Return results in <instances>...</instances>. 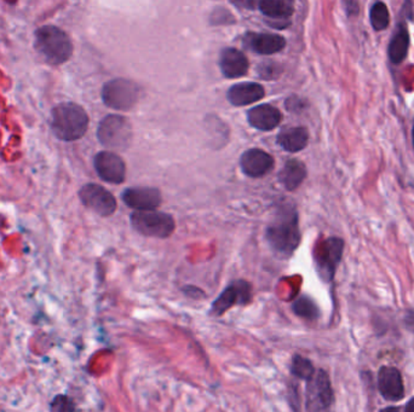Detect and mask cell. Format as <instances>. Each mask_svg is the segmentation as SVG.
Returning a JSON list of instances; mask_svg holds the SVG:
<instances>
[{
  "label": "cell",
  "mask_w": 414,
  "mask_h": 412,
  "mask_svg": "<svg viewBox=\"0 0 414 412\" xmlns=\"http://www.w3.org/2000/svg\"><path fill=\"white\" fill-rule=\"evenodd\" d=\"M300 237V220L296 208L285 203L276 210L271 223L266 226V242L278 257L288 259L298 248Z\"/></svg>",
  "instance_id": "cell-1"
},
{
  "label": "cell",
  "mask_w": 414,
  "mask_h": 412,
  "mask_svg": "<svg viewBox=\"0 0 414 412\" xmlns=\"http://www.w3.org/2000/svg\"><path fill=\"white\" fill-rule=\"evenodd\" d=\"M51 130L64 142H74L83 138L88 127L89 116L84 108L76 103H61L51 111Z\"/></svg>",
  "instance_id": "cell-2"
},
{
  "label": "cell",
  "mask_w": 414,
  "mask_h": 412,
  "mask_svg": "<svg viewBox=\"0 0 414 412\" xmlns=\"http://www.w3.org/2000/svg\"><path fill=\"white\" fill-rule=\"evenodd\" d=\"M34 47L47 64L59 66L73 54V44L67 33L56 25H42L34 34Z\"/></svg>",
  "instance_id": "cell-3"
},
{
  "label": "cell",
  "mask_w": 414,
  "mask_h": 412,
  "mask_svg": "<svg viewBox=\"0 0 414 412\" xmlns=\"http://www.w3.org/2000/svg\"><path fill=\"white\" fill-rule=\"evenodd\" d=\"M130 218L135 231L146 237L165 240L174 234L176 229L172 215L155 210H135Z\"/></svg>",
  "instance_id": "cell-4"
},
{
  "label": "cell",
  "mask_w": 414,
  "mask_h": 412,
  "mask_svg": "<svg viewBox=\"0 0 414 412\" xmlns=\"http://www.w3.org/2000/svg\"><path fill=\"white\" fill-rule=\"evenodd\" d=\"M97 138L103 147L125 150L131 143V123L120 115H108L100 122Z\"/></svg>",
  "instance_id": "cell-5"
},
{
  "label": "cell",
  "mask_w": 414,
  "mask_h": 412,
  "mask_svg": "<svg viewBox=\"0 0 414 412\" xmlns=\"http://www.w3.org/2000/svg\"><path fill=\"white\" fill-rule=\"evenodd\" d=\"M344 241L339 237H330L317 244L314 252L317 272L324 282L333 279L339 262L342 260Z\"/></svg>",
  "instance_id": "cell-6"
},
{
  "label": "cell",
  "mask_w": 414,
  "mask_h": 412,
  "mask_svg": "<svg viewBox=\"0 0 414 412\" xmlns=\"http://www.w3.org/2000/svg\"><path fill=\"white\" fill-rule=\"evenodd\" d=\"M305 388V410L310 412L325 411L333 404V389L330 377L324 370H315L307 380Z\"/></svg>",
  "instance_id": "cell-7"
},
{
  "label": "cell",
  "mask_w": 414,
  "mask_h": 412,
  "mask_svg": "<svg viewBox=\"0 0 414 412\" xmlns=\"http://www.w3.org/2000/svg\"><path fill=\"white\" fill-rule=\"evenodd\" d=\"M140 98V87L126 79H114L103 86L102 99L115 110H130Z\"/></svg>",
  "instance_id": "cell-8"
},
{
  "label": "cell",
  "mask_w": 414,
  "mask_h": 412,
  "mask_svg": "<svg viewBox=\"0 0 414 412\" xmlns=\"http://www.w3.org/2000/svg\"><path fill=\"white\" fill-rule=\"evenodd\" d=\"M78 195L81 203L88 210H93V213L103 218L114 214L115 210L118 208V202L114 195L110 193L106 188L95 183H89L81 186Z\"/></svg>",
  "instance_id": "cell-9"
},
{
  "label": "cell",
  "mask_w": 414,
  "mask_h": 412,
  "mask_svg": "<svg viewBox=\"0 0 414 412\" xmlns=\"http://www.w3.org/2000/svg\"><path fill=\"white\" fill-rule=\"evenodd\" d=\"M252 298H254L252 286L247 281L237 279L230 283L220 295V298L213 301L210 313L215 317H222L232 306H237V305L245 306L251 303Z\"/></svg>",
  "instance_id": "cell-10"
},
{
  "label": "cell",
  "mask_w": 414,
  "mask_h": 412,
  "mask_svg": "<svg viewBox=\"0 0 414 412\" xmlns=\"http://www.w3.org/2000/svg\"><path fill=\"white\" fill-rule=\"evenodd\" d=\"M93 167L102 181L110 184H122L126 178V166L115 152H101L93 159Z\"/></svg>",
  "instance_id": "cell-11"
},
{
  "label": "cell",
  "mask_w": 414,
  "mask_h": 412,
  "mask_svg": "<svg viewBox=\"0 0 414 412\" xmlns=\"http://www.w3.org/2000/svg\"><path fill=\"white\" fill-rule=\"evenodd\" d=\"M122 200L135 210H157L162 203L160 190L152 186H132L124 190Z\"/></svg>",
  "instance_id": "cell-12"
},
{
  "label": "cell",
  "mask_w": 414,
  "mask_h": 412,
  "mask_svg": "<svg viewBox=\"0 0 414 412\" xmlns=\"http://www.w3.org/2000/svg\"><path fill=\"white\" fill-rule=\"evenodd\" d=\"M273 156L262 149H249L241 155L240 167L249 178L264 177L274 169Z\"/></svg>",
  "instance_id": "cell-13"
},
{
  "label": "cell",
  "mask_w": 414,
  "mask_h": 412,
  "mask_svg": "<svg viewBox=\"0 0 414 412\" xmlns=\"http://www.w3.org/2000/svg\"><path fill=\"white\" fill-rule=\"evenodd\" d=\"M378 389L388 401H400L405 396L401 372L394 366H383L378 372Z\"/></svg>",
  "instance_id": "cell-14"
},
{
  "label": "cell",
  "mask_w": 414,
  "mask_h": 412,
  "mask_svg": "<svg viewBox=\"0 0 414 412\" xmlns=\"http://www.w3.org/2000/svg\"><path fill=\"white\" fill-rule=\"evenodd\" d=\"M245 44L257 54L273 55L286 47V40L278 34L249 33L245 37Z\"/></svg>",
  "instance_id": "cell-15"
},
{
  "label": "cell",
  "mask_w": 414,
  "mask_h": 412,
  "mask_svg": "<svg viewBox=\"0 0 414 412\" xmlns=\"http://www.w3.org/2000/svg\"><path fill=\"white\" fill-rule=\"evenodd\" d=\"M220 67L224 76L237 79L249 71V59L237 49H224L220 54Z\"/></svg>",
  "instance_id": "cell-16"
},
{
  "label": "cell",
  "mask_w": 414,
  "mask_h": 412,
  "mask_svg": "<svg viewBox=\"0 0 414 412\" xmlns=\"http://www.w3.org/2000/svg\"><path fill=\"white\" fill-rule=\"evenodd\" d=\"M249 125L261 131L274 130L279 126L283 120V115L279 109L269 104L258 105L256 108L249 110L247 113Z\"/></svg>",
  "instance_id": "cell-17"
},
{
  "label": "cell",
  "mask_w": 414,
  "mask_h": 412,
  "mask_svg": "<svg viewBox=\"0 0 414 412\" xmlns=\"http://www.w3.org/2000/svg\"><path fill=\"white\" fill-rule=\"evenodd\" d=\"M263 86L256 83H241L234 85L228 91V99L235 107L252 104L264 97Z\"/></svg>",
  "instance_id": "cell-18"
},
{
  "label": "cell",
  "mask_w": 414,
  "mask_h": 412,
  "mask_svg": "<svg viewBox=\"0 0 414 412\" xmlns=\"http://www.w3.org/2000/svg\"><path fill=\"white\" fill-rule=\"evenodd\" d=\"M278 178H279L280 184L285 189L288 190V191H295L305 181L307 167H305V164L302 161L291 159L281 169Z\"/></svg>",
  "instance_id": "cell-19"
},
{
  "label": "cell",
  "mask_w": 414,
  "mask_h": 412,
  "mask_svg": "<svg viewBox=\"0 0 414 412\" xmlns=\"http://www.w3.org/2000/svg\"><path fill=\"white\" fill-rule=\"evenodd\" d=\"M276 140L285 152H298L308 145V131L304 127H288L280 132Z\"/></svg>",
  "instance_id": "cell-20"
},
{
  "label": "cell",
  "mask_w": 414,
  "mask_h": 412,
  "mask_svg": "<svg viewBox=\"0 0 414 412\" xmlns=\"http://www.w3.org/2000/svg\"><path fill=\"white\" fill-rule=\"evenodd\" d=\"M408 47H410V33L407 30V25H398L396 33L394 34L393 38L390 40L389 47H388V56L394 64H398L403 62L408 54Z\"/></svg>",
  "instance_id": "cell-21"
},
{
  "label": "cell",
  "mask_w": 414,
  "mask_h": 412,
  "mask_svg": "<svg viewBox=\"0 0 414 412\" xmlns=\"http://www.w3.org/2000/svg\"><path fill=\"white\" fill-rule=\"evenodd\" d=\"M258 8L266 17L279 22L288 20L295 11L292 0H259Z\"/></svg>",
  "instance_id": "cell-22"
},
{
  "label": "cell",
  "mask_w": 414,
  "mask_h": 412,
  "mask_svg": "<svg viewBox=\"0 0 414 412\" xmlns=\"http://www.w3.org/2000/svg\"><path fill=\"white\" fill-rule=\"evenodd\" d=\"M369 21H371L373 30L377 32H382L389 27V8L381 0H377L376 3L372 5L371 11H369Z\"/></svg>",
  "instance_id": "cell-23"
},
{
  "label": "cell",
  "mask_w": 414,
  "mask_h": 412,
  "mask_svg": "<svg viewBox=\"0 0 414 412\" xmlns=\"http://www.w3.org/2000/svg\"><path fill=\"white\" fill-rule=\"evenodd\" d=\"M293 311L305 320H317L320 315V311L317 305L313 300L309 299L308 296H300V299H297L293 303Z\"/></svg>",
  "instance_id": "cell-24"
},
{
  "label": "cell",
  "mask_w": 414,
  "mask_h": 412,
  "mask_svg": "<svg viewBox=\"0 0 414 412\" xmlns=\"http://www.w3.org/2000/svg\"><path fill=\"white\" fill-rule=\"evenodd\" d=\"M291 371L297 379L307 381V380L313 376L314 372H315V368L307 358L300 357V356L296 354L292 358Z\"/></svg>",
  "instance_id": "cell-25"
},
{
  "label": "cell",
  "mask_w": 414,
  "mask_h": 412,
  "mask_svg": "<svg viewBox=\"0 0 414 412\" xmlns=\"http://www.w3.org/2000/svg\"><path fill=\"white\" fill-rule=\"evenodd\" d=\"M283 72V68L274 62H264L258 67V74L264 80H274Z\"/></svg>",
  "instance_id": "cell-26"
},
{
  "label": "cell",
  "mask_w": 414,
  "mask_h": 412,
  "mask_svg": "<svg viewBox=\"0 0 414 412\" xmlns=\"http://www.w3.org/2000/svg\"><path fill=\"white\" fill-rule=\"evenodd\" d=\"M50 408L52 411L66 412L74 411L76 408L72 400L69 399L67 396H57L55 399L52 400Z\"/></svg>",
  "instance_id": "cell-27"
},
{
  "label": "cell",
  "mask_w": 414,
  "mask_h": 412,
  "mask_svg": "<svg viewBox=\"0 0 414 412\" xmlns=\"http://www.w3.org/2000/svg\"><path fill=\"white\" fill-rule=\"evenodd\" d=\"M211 20L215 22V25H220V23L225 25V23H232L234 17L228 11H225L224 8H220V10H215L212 15Z\"/></svg>",
  "instance_id": "cell-28"
},
{
  "label": "cell",
  "mask_w": 414,
  "mask_h": 412,
  "mask_svg": "<svg viewBox=\"0 0 414 412\" xmlns=\"http://www.w3.org/2000/svg\"><path fill=\"white\" fill-rule=\"evenodd\" d=\"M343 4L349 17H355L359 15L360 6L357 0H343Z\"/></svg>",
  "instance_id": "cell-29"
},
{
  "label": "cell",
  "mask_w": 414,
  "mask_h": 412,
  "mask_svg": "<svg viewBox=\"0 0 414 412\" xmlns=\"http://www.w3.org/2000/svg\"><path fill=\"white\" fill-rule=\"evenodd\" d=\"M286 108L290 111H296L297 113L300 110L304 109V102L298 97L288 98V101H286Z\"/></svg>",
  "instance_id": "cell-30"
},
{
  "label": "cell",
  "mask_w": 414,
  "mask_h": 412,
  "mask_svg": "<svg viewBox=\"0 0 414 412\" xmlns=\"http://www.w3.org/2000/svg\"><path fill=\"white\" fill-rule=\"evenodd\" d=\"M230 3L237 6V8L254 10V8H258L259 0H230Z\"/></svg>",
  "instance_id": "cell-31"
},
{
  "label": "cell",
  "mask_w": 414,
  "mask_h": 412,
  "mask_svg": "<svg viewBox=\"0 0 414 412\" xmlns=\"http://www.w3.org/2000/svg\"><path fill=\"white\" fill-rule=\"evenodd\" d=\"M403 322H405V327L410 332H414V311H407Z\"/></svg>",
  "instance_id": "cell-32"
},
{
  "label": "cell",
  "mask_w": 414,
  "mask_h": 412,
  "mask_svg": "<svg viewBox=\"0 0 414 412\" xmlns=\"http://www.w3.org/2000/svg\"><path fill=\"white\" fill-rule=\"evenodd\" d=\"M183 291L186 293L188 296H191V298H195V299H199L196 295H199V293H203V291H200L199 288H195V286H186Z\"/></svg>",
  "instance_id": "cell-33"
},
{
  "label": "cell",
  "mask_w": 414,
  "mask_h": 412,
  "mask_svg": "<svg viewBox=\"0 0 414 412\" xmlns=\"http://www.w3.org/2000/svg\"><path fill=\"white\" fill-rule=\"evenodd\" d=\"M407 412H414V398L407 403L406 408H405Z\"/></svg>",
  "instance_id": "cell-34"
},
{
  "label": "cell",
  "mask_w": 414,
  "mask_h": 412,
  "mask_svg": "<svg viewBox=\"0 0 414 412\" xmlns=\"http://www.w3.org/2000/svg\"><path fill=\"white\" fill-rule=\"evenodd\" d=\"M412 135H413V147H414V126H413V133H412Z\"/></svg>",
  "instance_id": "cell-35"
}]
</instances>
